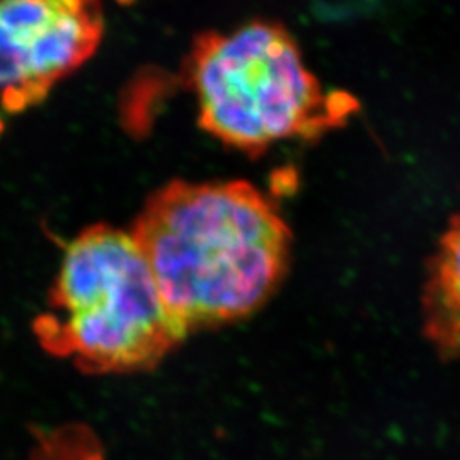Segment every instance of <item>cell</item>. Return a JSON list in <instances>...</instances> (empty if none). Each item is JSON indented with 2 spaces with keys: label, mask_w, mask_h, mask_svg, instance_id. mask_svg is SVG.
Here are the masks:
<instances>
[{
  "label": "cell",
  "mask_w": 460,
  "mask_h": 460,
  "mask_svg": "<svg viewBox=\"0 0 460 460\" xmlns=\"http://www.w3.org/2000/svg\"><path fill=\"white\" fill-rule=\"evenodd\" d=\"M421 315L429 345L444 358H460V214L448 222L429 258Z\"/></svg>",
  "instance_id": "cell-5"
},
{
  "label": "cell",
  "mask_w": 460,
  "mask_h": 460,
  "mask_svg": "<svg viewBox=\"0 0 460 460\" xmlns=\"http://www.w3.org/2000/svg\"><path fill=\"white\" fill-rule=\"evenodd\" d=\"M205 132L251 157L285 140H315L345 127L358 101L328 91L275 21L198 34L182 66Z\"/></svg>",
  "instance_id": "cell-2"
},
{
  "label": "cell",
  "mask_w": 460,
  "mask_h": 460,
  "mask_svg": "<svg viewBox=\"0 0 460 460\" xmlns=\"http://www.w3.org/2000/svg\"><path fill=\"white\" fill-rule=\"evenodd\" d=\"M133 239L184 332L256 313L279 290L292 232L246 181H171L146 199Z\"/></svg>",
  "instance_id": "cell-1"
},
{
  "label": "cell",
  "mask_w": 460,
  "mask_h": 460,
  "mask_svg": "<svg viewBox=\"0 0 460 460\" xmlns=\"http://www.w3.org/2000/svg\"><path fill=\"white\" fill-rule=\"evenodd\" d=\"M33 331L49 355L101 376L154 368L186 336L132 232L104 224L66 246Z\"/></svg>",
  "instance_id": "cell-3"
},
{
  "label": "cell",
  "mask_w": 460,
  "mask_h": 460,
  "mask_svg": "<svg viewBox=\"0 0 460 460\" xmlns=\"http://www.w3.org/2000/svg\"><path fill=\"white\" fill-rule=\"evenodd\" d=\"M34 460H106V456L91 429L66 427L38 442Z\"/></svg>",
  "instance_id": "cell-6"
},
{
  "label": "cell",
  "mask_w": 460,
  "mask_h": 460,
  "mask_svg": "<svg viewBox=\"0 0 460 460\" xmlns=\"http://www.w3.org/2000/svg\"><path fill=\"white\" fill-rule=\"evenodd\" d=\"M102 33L101 0H0V108L41 102L94 55Z\"/></svg>",
  "instance_id": "cell-4"
}]
</instances>
